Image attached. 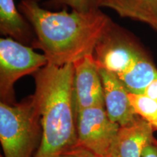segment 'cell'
I'll return each mask as SVG.
<instances>
[{"label":"cell","mask_w":157,"mask_h":157,"mask_svg":"<svg viewBox=\"0 0 157 157\" xmlns=\"http://www.w3.org/2000/svg\"><path fill=\"white\" fill-rule=\"evenodd\" d=\"M19 10L34 28L36 36L34 47L44 52L48 63L58 66L93 55L112 24L95 7L87 12H52L42 8L38 0H22Z\"/></svg>","instance_id":"obj_1"},{"label":"cell","mask_w":157,"mask_h":157,"mask_svg":"<svg viewBox=\"0 0 157 157\" xmlns=\"http://www.w3.org/2000/svg\"><path fill=\"white\" fill-rule=\"evenodd\" d=\"M42 136L34 157H60L77 143L73 63H48L35 73Z\"/></svg>","instance_id":"obj_2"},{"label":"cell","mask_w":157,"mask_h":157,"mask_svg":"<svg viewBox=\"0 0 157 157\" xmlns=\"http://www.w3.org/2000/svg\"><path fill=\"white\" fill-rule=\"evenodd\" d=\"M42 136L34 95L21 103H0V141L5 157H34Z\"/></svg>","instance_id":"obj_3"},{"label":"cell","mask_w":157,"mask_h":157,"mask_svg":"<svg viewBox=\"0 0 157 157\" xmlns=\"http://www.w3.org/2000/svg\"><path fill=\"white\" fill-rule=\"evenodd\" d=\"M48 64L44 55L37 53L11 37L0 39L1 102L15 103L14 84L20 78L34 74Z\"/></svg>","instance_id":"obj_4"},{"label":"cell","mask_w":157,"mask_h":157,"mask_svg":"<svg viewBox=\"0 0 157 157\" xmlns=\"http://www.w3.org/2000/svg\"><path fill=\"white\" fill-rule=\"evenodd\" d=\"M76 113V143L98 157H109L120 125L109 119L104 106L87 108Z\"/></svg>","instance_id":"obj_5"},{"label":"cell","mask_w":157,"mask_h":157,"mask_svg":"<svg viewBox=\"0 0 157 157\" xmlns=\"http://www.w3.org/2000/svg\"><path fill=\"white\" fill-rule=\"evenodd\" d=\"M93 56L98 68L118 74L148 56L133 39L111 24L96 44Z\"/></svg>","instance_id":"obj_6"},{"label":"cell","mask_w":157,"mask_h":157,"mask_svg":"<svg viewBox=\"0 0 157 157\" xmlns=\"http://www.w3.org/2000/svg\"><path fill=\"white\" fill-rule=\"evenodd\" d=\"M73 65L76 113L87 108L105 107L103 84L93 54L79 59Z\"/></svg>","instance_id":"obj_7"},{"label":"cell","mask_w":157,"mask_h":157,"mask_svg":"<svg viewBox=\"0 0 157 157\" xmlns=\"http://www.w3.org/2000/svg\"><path fill=\"white\" fill-rule=\"evenodd\" d=\"M99 74L103 84L105 109L109 119L121 127L134 122L140 117L131 105L127 90L115 74L103 68H99Z\"/></svg>","instance_id":"obj_8"},{"label":"cell","mask_w":157,"mask_h":157,"mask_svg":"<svg viewBox=\"0 0 157 157\" xmlns=\"http://www.w3.org/2000/svg\"><path fill=\"white\" fill-rule=\"evenodd\" d=\"M152 124L140 117L130 124L120 127L109 157H141L143 147L154 137Z\"/></svg>","instance_id":"obj_9"},{"label":"cell","mask_w":157,"mask_h":157,"mask_svg":"<svg viewBox=\"0 0 157 157\" xmlns=\"http://www.w3.org/2000/svg\"><path fill=\"white\" fill-rule=\"evenodd\" d=\"M96 7L113 10L122 17L140 21L157 32V0H94Z\"/></svg>","instance_id":"obj_10"},{"label":"cell","mask_w":157,"mask_h":157,"mask_svg":"<svg viewBox=\"0 0 157 157\" xmlns=\"http://www.w3.org/2000/svg\"><path fill=\"white\" fill-rule=\"evenodd\" d=\"M116 76L129 93L143 95L146 88L157 78V69L147 56L127 71Z\"/></svg>","instance_id":"obj_11"},{"label":"cell","mask_w":157,"mask_h":157,"mask_svg":"<svg viewBox=\"0 0 157 157\" xmlns=\"http://www.w3.org/2000/svg\"><path fill=\"white\" fill-rule=\"evenodd\" d=\"M29 25L15 7L13 0H0V31L19 42L29 38Z\"/></svg>","instance_id":"obj_12"},{"label":"cell","mask_w":157,"mask_h":157,"mask_svg":"<svg viewBox=\"0 0 157 157\" xmlns=\"http://www.w3.org/2000/svg\"><path fill=\"white\" fill-rule=\"evenodd\" d=\"M128 97L137 115L150 122L152 126L157 125V101L144 94L129 93Z\"/></svg>","instance_id":"obj_13"},{"label":"cell","mask_w":157,"mask_h":157,"mask_svg":"<svg viewBox=\"0 0 157 157\" xmlns=\"http://www.w3.org/2000/svg\"><path fill=\"white\" fill-rule=\"evenodd\" d=\"M60 157H98L87 148L76 143L60 155Z\"/></svg>","instance_id":"obj_14"},{"label":"cell","mask_w":157,"mask_h":157,"mask_svg":"<svg viewBox=\"0 0 157 157\" xmlns=\"http://www.w3.org/2000/svg\"><path fill=\"white\" fill-rule=\"evenodd\" d=\"M58 3L69 6L73 10L78 12H87L93 8V0H56Z\"/></svg>","instance_id":"obj_15"},{"label":"cell","mask_w":157,"mask_h":157,"mask_svg":"<svg viewBox=\"0 0 157 157\" xmlns=\"http://www.w3.org/2000/svg\"><path fill=\"white\" fill-rule=\"evenodd\" d=\"M141 157H157V140L154 137L143 147Z\"/></svg>","instance_id":"obj_16"},{"label":"cell","mask_w":157,"mask_h":157,"mask_svg":"<svg viewBox=\"0 0 157 157\" xmlns=\"http://www.w3.org/2000/svg\"><path fill=\"white\" fill-rule=\"evenodd\" d=\"M144 95L157 101V78L146 88Z\"/></svg>","instance_id":"obj_17"},{"label":"cell","mask_w":157,"mask_h":157,"mask_svg":"<svg viewBox=\"0 0 157 157\" xmlns=\"http://www.w3.org/2000/svg\"><path fill=\"white\" fill-rule=\"evenodd\" d=\"M153 127H154V131L157 130V125H155V126H153Z\"/></svg>","instance_id":"obj_18"}]
</instances>
